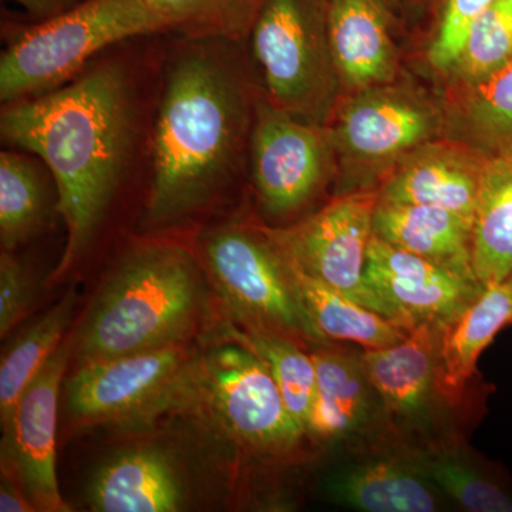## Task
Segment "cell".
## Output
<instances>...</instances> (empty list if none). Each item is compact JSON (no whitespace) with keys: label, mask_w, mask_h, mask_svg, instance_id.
Returning <instances> with one entry per match:
<instances>
[{"label":"cell","mask_w":512,"mask_h":512,"mask_svg":"<svg viewBox=\"0 0 512 512\" xmlns=\"http://www.w3.org/2000/svg\"><path fill=\"white\" fill-rule=\"evenodd\" d=\"M336 158L325 126L259 104L252 130V175L266 215L286 218L328 183Z\"/></svg>","instance_id":"11"},{"label":"cell","mask_w":512,"mask_h":512,"mask_svg":"<svg viewBox=\"0 0 512 512\" xmlns=\"http://www.w3.org/2000/svg\"><path fill=\"white\" fill-rule=\"evenodd\" d=\"M326 128L350 184L346 192L369 190L407 154L443 137V110L420 90L393 82L345 94Z\"/></svg>","instance_id":"8"},{"label":"cell","mask_w":512,"mask_h":512,"mask_svg":"<svg viewBox=\"0 0 512 512\" xmlns=\"http://www.w3.org/2000/svg\"><path fill=\"white\" fill-rule=\"evenodd\" d=\"M377 201L379 188L345 192L291 227L266 229L293 265L387 318L365 276Z\"/></svg>","instance_id":"10"},{"label":"cell","mask_w":512,"mask_h":512,"mask_svg":"<svg viewBox=\"0 0 512 512\" xmlns=\"http://www.w3.org/2000/svg\"><path fill=\"white\" fill-rule=\"evenodd\" d=\"M311 352L316 367V389L306 436L335 441L362 427L369 413V382L360 356L325 345Z\"/></svg>","instance_id":"22"},{"label":"cell","mask_w":512,"mask_h":512,"mask_svg":"<svg viewBox=\"0 0 512 512\" xmlns=\"http://www.w3.org/2000/svg\"><path fill=\"white\" fill-rule=\"evenodd\" d=\"M215 288L239 328L284 336L299 345L323 343L293 289L288 264L266 227L228 224L202 239Z\"/></svg>","instance_id":"7"},{"label":"cell","mask_w":512,"mask_h":512,"mask_svg":"<svg viewBox=\"0 0 512 512\" xmlns=\"http://www.w3.org/2000/svg\"><path fill=\"white\" fill-rule=\"evenodd\" d=\"M365 276L387 318L410 330L421 323L448 322L484 291L474 278L393 247L373 234Z\"/></svg>","instance_id":"13"},{"label":"cell","mask_w":512,"mask_h":512,"mask_svg":"<svg viewBox=\"0 0 512 512\" xmlns=\"http://www.w3.org/2000/svg\"><path fill=\"white\" fill-rule=\"evenodd\" d=\"M163 22L197 39L239 40L251 35L265 0H146Z\"/></svg>","instance_id":"27"},{"label":"cell","mask_w":512,"mask_h":512,"mask_svg":"<svg viewBox=\"0 0 512 512\" xmlns=\"http://www.w3.org/2000/svg\"><path fill=\"white\" fill-rule=\"evenodd\" d=\"M285 259L303 312L322 342H352L363 349H377L406 338L409 330L306 274L286 256Z\"/></svg>","instance_id":"21"},{"label":"cell","mask_w":512,"mask_h":512,"mask_svg":"<svg viewBox=\"0 0 512 512\" xmlns=\"http://www.w3.org/2000/svg\"><path fill=\"white\" fill-rule=\"evenodd\" d=\"M429 484L407 458H383L342 471L328 488L336 501L356 511L433 512L437 500Z\"/></svg>","instance_id":"23"},{"label":"cell","mask_w":512,"mask_h":512,"mask_svg":"<svg viewBox=\"0 0 512 512\" xmlns=\"http://www.w3.org/2000/svg\"><path fill=\"white\" fill-rule=\"evenodd\" d=\"M507 325H512V292L505 281L487 286L460 315L440 326L436 393L444 402H460L481 353Z\"/></svg>","instance_id":"19"},{"label":"cell","mask_w":512,"mask_h":512,"mask_svg":"<svg viewBox=\"0 0 512 512\" xmlns=\"http://www.w3.org/2000/svg\"><path fill=\"white\" fill-rule=\"evenodd\" d=\"M495 0H436L433 35H431L427 62L444 77L456 64L468 32L476 20Z\"/></svg>","instance_id":"31"},{"label":"cell","mask_w":512,"mask_h":512,"mask_svg":"<svg viewBox=\"0 0 512 512\" xmlns=\"http://www.w3.org/2000/svg\"><path fill=\"white\" fill-rule=\"evenodd\" d=\"M173 410L197 417L212 433L251 456H291L305 437L265 363L231 339L194 353Z\"/></svg>","instance_id":"4"},{"label":"cell","mask_w":512,"mask_h":512,"mask_svg":"<svg viewBox=\"0 0 512 512\" xmlns=\"http://www.w3.org/2000/svg\"><path fill=\"white\" fill-rule=\"evenodd\" d=\"M3 140L39 157L55 178L66 248L50 281H59L92 244L119 190L134 140L127 72L103 64L52 92L6 104Z\"/></svg>","instance_id":"1"},{"label":"cell","mask_w":512,"mask_h":512,"mask_svg":"<svg viewBox=\"0 0 512 512\" xmlns=\"http://www.w3.org/2000/svg\"><path fill=\"white\" fill-rule=\"evenodd\" d=\"M204 282L195 256L173 242L127 252L72 332L77 365L187 342L200 323Z\"/></svg>","instance_id":"3"},{"label":"cell","mask_w":512,"mask_h":512,"mask_svg":"<svg viewBox=\"0 0 512 512\" xmlns=\"http://www.w3.org/2000/svg\"><path fill=\"white\" fill-rule=\"evenodd\" d=\"M507 284L510 285L511 292H512V274H511L510 278L507 279Z\"/></svg>","instance_id":"36"},{"label":"cell","mask_w":512,"mask_h":512,"mask_svg":"<svg viewBox=\"0 0 512 512\" xmlns=\"http://www.w3.org/2000/svg\"><path fill=\"white\" fill-rule=\"evenodd\" d=\"M164 30L146 0H82L63 15L25 30L0 60V99L40 96L72 79L101 50Z\"/></svg>","instance_id":"5"},{"label":"cell","mask_w":512,"mask_h":512,"mask_svg":"<svg viewBox=\"0 0 512 512\" xmlns=\"http://www.w3.org/2000/svg\"><path fill=\"white\" fill-rule=\"evenodd\" d=\"M443 137L488 158L512 156V60L473 84H447Z\"/></svg>","instance_id":"20"},{"label":"cell","mask_w":512,"mask_h":512,"mask_svg":"<svg viewBox=\"0 0 512 512\" xmlns=\"http://www.w3.org/2000/svg\"><path fill=\"white\" fill-rule=\"evenodd\" d=\"M190 500L183 467L157 444L116 451L97 468L87 488V503L97 512L183 511Z\"/></svg>","instance_id":"15"},{"label":"cell","mask_w":512,"mask_h":512,"mask_svg":"<svg viewBox=\"0 0 512 512\" xmlns=\"http://www.w3.org/2000/svg\"><path fill=\"white\" fill-rule=\"evenodd\" d=\"M36 282L22 262L3 249L0 256V336L5 338L29 315Z\"/></svg>","instance_id":"32"},{"label":"cell","mask_w":512,"mask_h":512,"mask_svg":"<svg viewBox=\"0 0 512 512\" xmlns=\"http://www.w3.org/2000/svg\"><path fill=\"white\" fill-rule=\"evenodd\" d=\"M248 99L220 53L191 49L168 72L153 141L147 218L188 217L228 183L248 128Z\"/></svg>","instance_id":"2"},{"label":"cell","mask_w":512,"mask_h":512,"mask_svg":"<svg viewBox=\"0 0 512 512\" xmlns=\"http://www.w3.org/2000/svg\"><path fill=\"white\" fill-rule=\"evenodd\" d=\"M328 8L329 0H265L251 30L269 101L325 127L342 99Z\"/></svg>","instance_id":"6"},{"label":"cell","mask_w":512,"mask_h":512,"mask_svg":"<svg viewBox=\"0 0 512 512\" xmlns=\"http://www.w3.org/2000/svg\"><path fill=\"white\" fill-rule=\"evenodd\" d=\"M488 158L467 144L439 137L399 161L379 187V200L427 205L474 222Z\"/></svg>","instance_id":"14"},{"label":"cell","mask_w":512,"mask_h":512,"mask_svg":"<svg viewBox=\"0 0 512 512\" xmlns=\"http://www.w3.org/2000/svg\"><path fill=\"white\" fill-rule=\"evenodd\" d=\"M512 60V0H495L468 32L447 84H473Z\"/></svg>","instance_id":"29"},{"label":"cell","mask_w":512,"mask_h":512,"mask_svg":"<svg viewBox=\"0 0 512 512\" xmlns=\"http://www.w3.org/2000/svg\"><path fill=\"white\" fill-rule=\"evenodd\" d=\"M9 2L22 6L30 16L45 22V20L63 15L82 0H9Z\"/></svg>","instance_id":"34"},{"label":"cell","mask_w":512,"mask_h":512,"mask_svg":"<svg viewBox=\"0 0 512 512\" xmlns=\"http://www.w3.org/2000/svg\"><path fill=\"white\" fill-rule=\"evenodd\" d=\"M407 461L466 511L512 512L510 495L464 461L437 453L419 454Z\"/></svg>","instance_id":"30"},{"label":"cell","mask_w":512,"mask_h":512,"mask_svg":"<svg viewBox=\"0 0 512 512\" xmlns=\"http://www.w3.org/2000/svg\"><path fill=\"white\" fill-rule=\"evenodd\" d=\"M439 323H421L387 348L365 349L360 366L370 387L394 416L416 417L436 392Z\"/></svg>","instance_id":"18"},{"label":"cell","mask_w":512,"mask_h":512,"mask_svg":"<svg viewBox=\"0 0 512 512\" xmlns=\"http://www.w3.org/2000/svg\"><path fill=\"white\" fill-rule=\"evenodd\" d=\"M392 23L377 0H329V40L342 93L396 82L399 56Z\"/></svg>","instance_id":"16"},{"label":"cell","mask_w":512,"mask_h":512,"mask_svg":"<svg viewBox=\"0 0 512 512\" xmlns=\"http://www.w3.org/2000/svg\"><path fill=\"white\" fill-rule=\"evenodd\" d=\"M72 357L70 333L2 424V473L25 491L36 511H70L57 483L56 430L60 389Z\"/></svg>","instance_id":"12"},{"label":"cell","mask_w":512,"mask_h":512,"mask_svg":"<svg viewBox=\"0 0 512 512\" xmlns=\"http://www.w3.org/2000/svg\"><path fill=\"white\" fill-rule=\"evenodd\" d=\"M0 511L2 512H32L36 511L35 505L30 503L25 491L19 487L12 478L2 473V485H0Z\"/></svg>","instance_id":"35"},{"label":"cell","mask_w":512,"mask_h":512,"mask_svg":"<svg viewBox=\"0 0 512 512\" xmlns=\"http://www.w3.org/2000/svg\"><path fill=\"white\" fill-rule=\"evenodd\" d=\"M224 338L252 350L274 376L289 414L306 436L316 389V367L311 353L284 336L254 332L225 323Z\"/></svg>","instance_id":"26"},{"label":"cell","mask_w":512,"mask_h":512,"mask_svg":"<svg viewBox=\"0 0 512 512\" xmlns=\"http://www.w3.org/2000/svg\"><path fill=\"white\" fill-rule=\"evenodd\" d=\"M473 269L484 288L512 274V156L485 165L474 215Z\"/></svg>","instance_id":"24"},{"label":"cell","mask_w":512,"mask_h":512,"mask_svg":"<svg viewBox=\"0 0 512 512\" xmlns=\"http://www.w3.org/2000/svg\"><path fill=\"white\" fill-rule=\"evenodd\" d=\"M194 352L187 342L80 363L64 384L73 426L146 421L173 410L185 367Z\"/></svg>","instance_id":"9"},{"label":"cell","mask_w":512,"mask_h":512,"mask_svg":"<svg viewBox=\"0 0 512 512\" xmlns=\"http://www.w3.org/2000/svg\"><path fill=\"white\" fill-rule=\"evenodd\" d=\"M384 10L389 13L393 22L402 20V22H413L426 15L433 9L436 0H377Z\"/></svg>","instance_id":"33"},{"label":"cell","mask_w":512,"mask_h":512,"mask_svg":"<svg viewBox=\"0 0 512 512\" xmlns=\"http://www.w3.org/2000/svg\"><path fill=\"white\" fill-rule=\"evenodd\" d=\"M473 224L441 208L379 200L373 234L393 247L477 279L473 269Z\"/></svg>","instance_id":"17"},{"label":"cell","mask_w":512,"mask_h":512,"mask_svg":"<svg viewBox=\"0 0 512 512\" xmlns=\"http://www.w3.org/2000/svg\"><path fill=\"white\" fill-rule=\"evenodd\" d=\"M77 292L70 289L49 312L20 332L0 363V420L8 421L26 387L62 345L72 323Z\"/></svg>","instance_id":"25"},{"label":"cell","mask_w":512,"mask_h":512,"mask_svg":"<svg viewBox=\"0 0 512 512\" xmlns=\"http://www.w3.org/2000/svg\"><path fill=\"white\" fill-rule=\"evenodd\" d=\"M45 184L36 165L18 153L0 154V242L13 251L45 218Z\"/></svg>","instance_id":"28"}]
</instances>
